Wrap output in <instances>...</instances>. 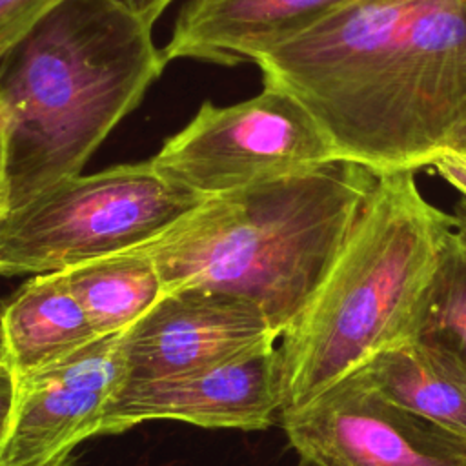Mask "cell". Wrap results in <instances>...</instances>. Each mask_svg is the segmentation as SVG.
<instances>
[{"instance_id": "20", "label": "cell", "mask_w": 466, "mask_h": 466, "mask_svg": "<svg viewBox=\"0 0 466 466\" xmlns=\"http://www.w3.org/2000/svg\"><path fill=\"white\" fill-rule=\"evenodd\" d=\"M5 111L0 104V217L5 213Z\"/></svg>"}, {"instance_id": "12", "label": "cell", "mask_w": 466, "mask_h": 466, "mask_svg": "<svg viewBox=\"0 0 466 466\" xmlns=\"http://www.w3.org/2000/svg\"><path fill=\"white\" fill-rule=\"evenodd\" d=\"M98 337L64 271L40 273L0 306V340L16 377L47 368Z\"/></svg>"}, {"instance_id": "19", "label": "cell", "mask_w": 466, "mask_h": 466, "mask_svg": "<svg viewBox=\"0 0 466 466\" xmlns=\"http://www.w3.org/2000/svg\"><path fill=\"white\" fill-rule=\"evenodd\" d=\"M124 4L127 9H131L135 15L144 18L147 24L155 25V22L160 18L164 9L173 2V0H118Z\"/></svg>"}, {"instance_id": "1", "label": "cell", "mask_w": 466, "mask_h": 466, "mask_svg": "<svg viewBox=\"0 0 466 466\" xmlns=\"http://www.w3.org/2000/svg\"><path fill=\"white\" fill-rule=\"evenodd\" d=\"M253 64L339 158L375 173L428 167L466 140V0H351Z\"/></svg>"}, {"instance_id": "11", "label": "cell", "mask_w": 466, "mask_h": 466, "mask_svg": "<svg viewBox=\"0 0 466 466\" xmlns=\"http://www.w3.org/2000/svg\"><path fill=\"white\" fill-rule=\"evenodd\" d=\"M348 2L351 0H191L180 11L162 55L166 62H255L260 53Z\"/></svg>"}, {"instance_id": "4", "label": "cell", "mask_w": 466, "mask_h": 466, "mask_svg": "<svg viewBox=\"0 0 466 466\" xmlns=\"http://www.w3.org/2000/svg\"><path fill=\"white\" fill-rule=\"evenodd\" d=\"M413 173H379L326 277L280 337V413L415 337L455 217L422 197Z\"/></svg>"}, {"instance_id": "5", "label": "cell", "mask_w": 466, "mask_h": 466, "mask_svg": "<svg viewBox=\"0 0 466 466\" xmlns=\"http://www.w3.org/2000/svg\"><path fill=\"white\" fill-rule=\"evenodd\" d=\"M202 200L151 160L62 178L0 217V275L66 271L146 248Z\"/></svg>"}, {"instance_id": "18", "label": "cell", "mask_w": 466, "mask_h": 466, "mask_svg": "<svg viewBox=\"0 0 466 466\" xmlns=\"http://www.w3.org/2000/svg\"><path fill=\"white\" fill-rule=\"evenodd\" d=\"M15 402H16V375L7 368V364H4L0 366V455L9 435Z\"/></svg>"}, {"instance_id": "17", "label": "cell", "mask_w": 466, "mask_h": 466, "mask_svg": "<svg viewBox=\"0 0 466 466\" xmlns=\"http://www.w3.org/2000/svg\"><path fill=\"white\" fill-rule=\"evenodd\" d=\"M428 167L437 171L450 186L461 193V200L455 209V229L466 240V155L446 151L439 155Z\"/></svg>"}, {"instance_id": "14", "label": "cell", "mask_w": 466, "mask_h": 466, "mask_svg": "<svg viewBox=\"0 0 466 466\" xmlns=\"http://www.w3.org/2000/svg\"><path fill=\"white\" fill-rule=\"evenodd\" d=\"M64 273L100 337L124 333L166 293L155 260L142 248L96 258Z\"/></svg>"}, {"instance_id": "10", "label": "cell", "mask_w": 466, "mask_h": 466, "mask_svg": "<svg viewBox=\"0 0 466 466\" xmlns=\"http://www.w3.org/2000/svg\"><path fill=\"white\" fill-rule=\"evenodd\" d=\"M122 333L104 335L62 360L16 377V402L0 466H24L73 450L100 431L126 380Z\"/></svg>"}, {"instance_id": "16", "label": "cell", "mask_w": 466, "mask_h": 466, "mask_svg": "<svg viewBox=\"0 0 466 466\" xmlns=\"http://www.w3.org/2000/svg\"><path fill=\"white\" fill-rule=\"evenodd\" d=\"M56 0H0V46H11Z\"/></svg>"}, {"instance_id": "13", "label": "cell", "mask_w": 466, "mask_h": 466, "mask_svg": "<svg viewBox=\"0 0 466 466\" xmlns=\"http://www.w3.org/2000/svg\"><path fill=\"white\" fill-rule=\"evenodd\" d=\"M359 371L391 402L466 441V366L450 351L411 339Z\"/></svg>"}, {"instance_id": "2", "label": "cell", "mask_w": 466, "mask_h": 466, "mask_svg": "<svg viewBox=\"0 0 466 466\" xmlns=\"http://www.w3.org/2000/svg\"><path fill=\"white\" fill-rule=\"evenodd\" d=\"M166 64L118 0H56L33 20L0 56L5 211L78 175Z\"/></svg>"}, {"instance_id": "15", "label": "cell", "mask_w": 466, "mask_h": 466, "mask_svg": "<svg viewBox=\"0 0 466 466\" xmlns=\"http://www.w3.org/2000/svg\"><path fill=\"white\" fill-rule=\"evenodd\" d=\"M413 339L441 346L466 366V240L457 229L428 284Z\"/></svg>"}, {"instance_id": "6", "label": "cell", "mask_w": 466, "mask_h": 466, "mask_svg": "<svg viewBox=\"0 0 466 466\" xmlns=\"http://www.w3.org/2000/svg\"><path fill=\"white\" fill-rule=\"evenodd\" d=\"M339 158L311 111L286 89L266 86L242 102H204L149 158L158 173L209 198Z\"/></svg>"}, {"instance_id": "9", "label": "cell", "mask_w": 466, "mask_h": 466, "mask_svg": "<svg viewBox=\"0 0 466 466\" xmlns=\"http://www.w3.org/2000/svg\"><path fill=\"white\" fill-rule=\"evenodd\" d=\"M280 353L269 344L197 371L122 382L104 411L98 433L124 431L157 419L202 428L264 430L280 417Z\"/></svg>"}, {"instance_id": "8", "label": "cell", "mask_w": 466, "mask_h": 466, "mask_svg": "<svg viewBox=\"0 0 466 466\" xmlns=\"http://www.w3.org/2000/svg\"><path fill=\"white\" fill-rule=\"evenodd\" d=\"M275 331L251 300L198 286L166 289L122 333L126 380H153L197 371L275 344Z\"/></svg>"}, {"instance_id": "3", "label": "cell", "mask_w": 466, "mask_h": 466, "mask_svg": "<svg viewBox=\"0 0 466 466\" xmlns=\"http://www.w3.org/2000/svg\"><path fill=\"white\" fill-rule=\"evenodd\" d=\"M377 177L333 158L260 180L204 198L142 249L166 289L198 286L244 297L282 337L326 277Z\"/></svg>"}, {"instance_id": "23", "label": "cell", "mask_w": 466, "mask_h": 466, "mask_svg": "<svg viewBox=\"0 0 466 466\" xmlns=\"http://www.w3.org/2000/svg\"><path fill=\"white\" fill-rule=\"evenodd\" d=\"M455 153H462V155H466V140L457 147V149H453Z\"/></svg>"}, {"instance_id": "7", "label": "cell", "mask_w": 466, "mask_h": 466, "mask_svg": "<svg viewBox=\"0 0 466 466\" xmlns=\"http://www.w3.org/2000/svg\"><path fill=\"white\" fill-rule=\"evenodd\" d=\"M309 466H466V441L386 399L357 370L280 413Z\"/></svg>"}, {"instance_id": "24", "label": "cell", "mask_w": 466, "mask_h": 466, "mask_svg": "<svg viewBox=\"0 0 466 466\" xmlns=\"http://www.w3.org/2000/svg\"><path fill=\"white\" fill-rule=\"evenodd\" d=\"M7 47H9V46H0V56H2V55H4V51H5V49H7Z\"/></svg>"}, {"instance_id": "21", "label": "cell", "mask_w": 466, "mask_h": 466, "mask_svg": "<svg viewBox=\"0 0 466 466\" xmlns=\"http://www.w3.org/2000/svg\"><path fill=\"white\" fill-rule=\"evenodd\" d=\"M69 462H71V450H64V451H58L56 455H53L49 459L29 462V464H24V466H69Z\"/></svg>"}, {"instance_id": "22", "label": "cell", "mask_w": 466, "mask_h": 466, "mask_svg": "<svg viewBox=\"0 0 466 466\" xmlns=\"http://www.w3.org/2000/svg\"><path fill=\"white\" fill-rule=\"evenodd\" d=\"M5 364V353H4V346H2V340H0V366Z\"/></svg>"}]
</instances>
